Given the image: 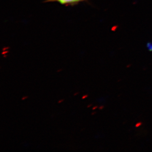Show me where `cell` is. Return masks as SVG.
Segmentation results:
<instances>
[{
	"mask_svg": "<svg viewBox=\"0 0 152 152\" xmlns=\"http://www.w3.org/2000/svg\"><path fill=\"white\" fill-rule=\"evenodd\" d=\"M88 96V95H84V96H82V99H86V98H87Z\"/></svg>",
	"mask_w": 152,
	"mask_h": 152,
	"instance_id": "3",
	"label": "cell"
},
{
	"mask_svg": "<svg viewBox=\"0 0 152 152\" xmlns=\"http://www.w3.org/2000/svg\"><path fill=\"white\" fill-rule=\"evenodd\" d=\"M97 108H98V106H95V107H94L93 108V110H94L95 109H96Z\"/></svg>",
	"mask_w": 152,
	"mask_h": 152,
	"instance_id": "6",
	"label": "cell"
},
{
	"mask_svg": "<svg viewBox=\"0 0 152 152\" xmlns=\"http://www.w3.org/2000/svg\"><path fill=\"white\" fill-rule=\"evenodd\" d=\"M28 98V96H23V98H22V100H25V99H27V98Z\"/></svg>",
	"mask_w": 152,
	"mask_h": 152,
	"instance_id": "4",
	"label": "cell"
},
{
	"mask_svg": "<svg viewBox=\"0 0 152 152\" xmlns=\"http://www.w3.org/2000/svg\"><path fill=\"white\" fill-rule=\"evenodd\" d=\"M146 47L148 50L152 52V42H149L147 43Z\"/></svg>",
	"mask_w": 152,
	"mask_h": 152,
	"instance_id": "2",
	"label": "cell"
},
{
	"mask_svg": "<svg viewBox=\"0 0 152 152\" xmlns=\"http://www.w3.org/2000/svg\"><path fill=\"white\" fill-rule=\"evenodd\" d=\"M92 106V104H89V105H88L87 107L89 108L91 106Z\"/></svg>",
	"mask_w": 152,
	"mask_h": 152,
	"instance_id": "8",
	"label": "cell"
},
{
	"mask_svg": "<svg viewBox=\"0 0 152 152\" xmlns=\"http://www.w3.org/2000/svg\"><path fill=\"white\" fill-rule=\"evenodd\" d=\"M96 114V112H93V113H92V115H94V114Z\"/></svg>",
	"mask_w": 152,
	"mask_h": 152,
	"instance_id": "10",
	"label": "cell"
},
{
	"mask_svg": "<svg viewBox=\"0 0 152 152\" xmlns=\"http://www.w3.org/2000/svg\"><path fill=\"white\" fill-rule=\"evenodd\" d=\"M84 1L88 2V0H45L44 1V3L57 2L62 5L73 7L79 4V3H82Z\"/></svg>",
	"mask_w": 152,
	"mask_h": 152,
	"instance_id": "1",
	"label": "cell"
},
{
	"mask_svg": "<svg viewBox=\"0 0 152 152\" xmlns=\"http://www.w3.org/2000/svg\"><path fill=\"white\" fill-rule=\"evenodd\" d=\"M79 94V93H76L74 94V96H76V95H78Z\"/></svg>",
	"mask_w": 152,
	"mask_h": 152,
	"instance_id": "9",
	"label": "cell"
},
{
	"mask_svg": "<svg viewBox=\"0 0 152 152\" xmlns=\"http://www.w3.org/2000/svg\"><path fill=\"white\" fill-rule=\"evenodd\" d=\"M64 99H61V100H60V101L58 102V103H61V102H64Z\"/></svg>",
	"mask_w": 152,
	"mask_h": 152,
	"instance_id": "5",
	"label": "cell"
},
{
	"mask_svg": "<svg viewBox=\"0 0 152 152\" xmlns=\"http://www.w3.org/2000/svg\"><path fill=\"white\" fill-rule=\"evenodd\" d=\"M61 70H62V69H60V70H58L57 72H61Z\"/></svg>",
	"mask_w": 152,
	"mask_h": 152,
	"instance_id": "11",
	"label": "cell"
},
{
	"mask_svg": "<svg viewBox=\"0 0 152 152\" xmlns=\"http://www.w3.org/2000/svg\"><path fill=\"white\" fill-rule=\"evenodd\" d=\"M103 108V106H101L99 107V109H102Z\"/></svg>",
	"mask_w": 152,
	"mask_h": 152,
	"instance_id": "7",
	"label": "cell"
}]
</instances>
